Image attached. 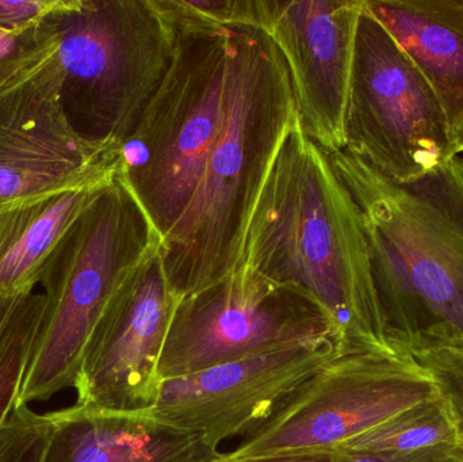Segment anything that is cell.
I'll return each instance as SVG.
<instances>
[{"mask_svg": "<svg viewBox=\"0 0 463 462\" xmlns=\"http://www.w3.org/2000/svg\"><path fill=\"white\" fill-rule=\"evenodd\" d=\"M335 341L331 317L304 293L242 265L219 284L179 301L163 346L159 376H192L275 350Z\"/></svg>", "mask_w": 463, "mask_h": 462, "instance_id": "30bf717a", "label": "cell"}, {"mask_svg": "<svg viewBox=\"0 0 463 462\" xmlns=\"http://www.w3.org/2000/svg\"><path fill=\"white\" fill-rule=\"evenodd\" d=\"M19 43H21V37H13V35L0 33V60L15 52Z\"/></svg>", "mask_w": 463, "mask_h": 462, "instance_id": "d4e9b609", "label": "cell"}, {"mask_svg": "<svg viewBox=\"0 0 463 462\" xmlns=\"http://www.w3.org/2000/svg\"><path fill=\"white\" fill-rule=\"evenodd\" d=\"M65 2L67 0H0V33L21 37L64 7Z\"/></svg>", "mask_w": 463, "mask_h": 462, "instance_id": "7402d4cb", "label": "cell"}, {"mask_svg": "<svg viewBox=\"0 0 463 462\" xmlns=\"http://www.w3.org/2000/svg\"><path fill=\"white\" fill-rule=\"evenodd\" d=\"M439 98L463 152V0H364Z\"/></svg>", "mask_w": 463, "mask_h": 462, "instance_id": "9a60e30c", "label": "cell"}, {"mask_svg": "<svg viewBox=\"0 0 463 462\" xmlns=\"http://www.w3.org/2000/svg\"><path fill=\"white\" fill-rule=\"evenodd\" d=\"M342 352L335 341L297 344L165 380L152 412L219 449L228 439L255 433Z\"/></svg>", "mask_w": 463, "mask_h": 462, "instance_id": "7c38bea8", "label": "cell"}, {"mask_svg": "<svg viewBox=\"0 0 463 462\" xmlns=\"http://www.w3.org/2000/svg\"><path fill=\"white\" fill-rule=\"evenodd\" d=\"M299 125L288 67L271 38L256 27L231 29L219 133L192 203L160 247L181 300L241 268L256 201Z\"/></svg>", "mask_w": 463, "mask_h": 462, "instance_id": "6da1fadb", "label": "cell"}, {"mask_svg": "<svg viewBox=\"0 0 463 462\" xmlns=\"http://www.w3.org/2000/svg\"><path fill=\"white\" fill-rule=\"evenodd\" d=\"M242 265L315 301L347 349L393 350L361 212L302 125L283 141L256 201Z\"/></svg>", "mask_w": 463, "mask_h": 462, "instance_id": "7a4b0ae2", "label": "cell"}, {"mask_svg": "<svg viewBox=\"0 0 463 462\" xmlns=\"http://www.w3.org/2000/svg\"><path fill=\"white\" fill-rule=\"evenodd\" d=\"M437 447L463 448L456 418L442 395L396 415L337 450L411 453Z\"/></svg>", "mask_w": 463, "mask_h": 462, "instance_id": "e0dca14e", "label": "cell"}, {"mask_svg": "<svg viewBox=\"0 0 463 462\" xmlns=\"http://www.w3.org/2000/svg\"><path fill=\"white\" fill-rule=\"evenodd\" d=\"M160 247L151 220L116 175L68 228L41 270L45 308L19 406L73 388L84 347L114 290Z\"/></svg>", "mask_w": 463, "mask_h": 462, "instance_id": "5b68a950", "label": "cell"}, {"mask_svg": "<svg viewBox=\"0 0 463 462\" xmlns=\"http://www.w3.org/2000/svg\"><path fill=\"white\" fill-rule=\"evenodd\" d=\"M52 430L49 414L16 404L0 426V462H43Z\"/></svg>", "mask_w": 463, "mask_h": 462, "instance_id": "ffe728a7", "label": "cell"}, {"mask_svg": "<svg viewBox=\"0 0 463 462\" xmlns=\"http://www.w3.org/2000/svg\"><path fill=\"white\" fill-rule=\"evenodd\" d=\"M335 452L294 453V455L271 456V457L248 458V460H228L222 457L213 462H335Z\"/></svg>", "mask_w": 463, "mask_h": 462, "instance_id": "cb8c5ba5", "label": "cell"}, {"mask_svg": "<svg viewBox=\"0 0 463 462\" xmlns=\"http://www.w3.org/2000/svg\"><path fill=\"white\" fill-rule=\"evenodd\" d=\"M439 396L434 379L410 354L345 350L224 457L248 460L335 452L396 415Z\"/></svg>", "mask_w": 463, "mask_h": 462, "instance_id": "9c48e42d", "label": "cell"}, {"mask_svg": "<svg viewBox=\"0 0 463 462\" xmlns=\"http://www.w3.org/2000/svg\"><path fill=\"white\" fill-rule=\"evenodd\" d=\"M364 0H269L264 32L285 60L302 129L326 154L345 148V111Z\"/></svg>", "mask_w": 463, "mask_h": 462, "instance_id": "4fadbf2b", "label": "cell"}, {"mask_svg": "<svg viewBox=\"0 0 463 462\" xmlns=\"http://www.w3.org/2000/svg\"><path fill=\"white\" fill-rule=\"evenodd\" d=\"M410 355L434 379L453 411L463 439V346L419 350Z\"/></svg>", "mask_w": 463, "mask_h": 462, "instance_id": "44dd1931", "label": "cell"}, {"mask_svg": "<svg viewBox=\"0 0 463 462\" xmlns=\"http://www.w3.org/2000/svg\"><path fill=\"white\" fill-rule=\"evenodd\" d=\"M328 156L361 212L389 346H463V157L396 182L345 149Z\"/></svg>", "mask_w": 463, "mask_h": 462, "instance_id": "3957f363", "label": "cell"}, {"mask_svg": "<svg viewBox=\"0 0 463 462\" xmlns=\"http://www.w3.org/2000/svg\"><path fill=\"white\" fill-rule=\"evenodd\" d=\"M345 133V151L392 181L421 178L458 156L431 84L366 5L356 29Z\"/></svg>", "mask_w": 463, "mask_h": 462, "instance_id": "ba28073f", "label": "cell"}, {"mask_svg": "<svg viewBox=\"0 0 463 462\" xmlns=\"http://www.w3.org/2000/svg\"><path fill=\"white\" fill-rule=\"evenodd\" d=\"M45 22L68 124L89 146L119 154L170 70L175 30L155 0H67Z\"/></svg>", "mask_w": 463, "mask_h": 462, "instance_id": "277c9868", "label": "cell"}, {"mask_svg": "<svg viewBox=\"0 0 463 462\" xmlns=\"http://www.w3.org/2000/svg\"><path fill=\"white\" fill-rule=\"evenodd\" d=\"M111 182L59 190L0 209V296L35 289L60 239Z\"/></svg>", "mask_w": 463, "mask_h": 462, "instance_id": "2e32d148", "label": "cell"}, {"mask_svg": "<svg viewBox=\"0 0 463 462\" xmlns=\"http://www.w3.org/2000/svg\"><path fill=\"white\" fill-rule=\"evenodd\" d=\"M176 35L214 34L237 27L264 29L269 0H155Z\"/></svg>", "mask_w": 463, "mask_h": 462, "instance_id": "d6986e66", "label": "cell"}, {"mask_svg": "<svg viewBox=\"0 0 463 462\" xmlns=\"http://www.w3.org/2000/svg\"><path fill=\"white\" fill-rule=\"evenodd\" d=\"M230 32L176 35L170 70L119 149L117 178L162 243L192 203L219 133Z\"/></svg>", "mask_w": 463, "mask_h": 462, "instance_id": "8992f818", "label": "cell"}, {"mask_svg": "<svg viewBox=\"0 0 463 462\" xmlns=\"http://www.w3.org/2000/svg\"><path fill=\"white\" fill-rule=\"evenodd\" d=\"M335 462H463V448L437 447L411 453H361L336 450Z\"/></svg>", "mask_w": 463, "mask_h": 462, "instance_id": "603a6c76", "label": "cell"}, {"mask_svg": "<svg viewBox=\"0 0 463 462\" xmlns=\"http://www.w3.org/2000/svg\"><path fill=\"white\" fill-rule=\"evenodd\" d=\"M118 152L78 137L60 103L59 45L41 22L0 60V209L38 195L108 184Z\"/></svg>", "mask_w": 463, "mask_h": 462, "instance_id": "52a82bcc", "label": "cell"}, {"mask_svg": "<svg viewBox=\"0 0 463 462\" xmlns=\"http://www.w3.org/2000/svg\"><path fill=\"white\" fill-rule=\"evenodd\" d=\"M49 417L53 430L43 462H213L222 455L152 410L113 412L73 404Z\"/></svg>", "mask_w": 463, "mask_h": 462, "instance_id": "5bb4252c", "label": "cell"}, {"mask_svg": "<svg viewBox=\"0 0 463 462\" xmlns=\"http://www.w3.org/2000/svg\"><path fill=\"white\" fill-rule=\"evenodd\" d=\"M160 249L146 255L114 290L79 365V406L113 412L154 409L162 388L159 363L174 312Z\"/></svg>", "mask_w": 463, "mask_h": 462, "instance_id": "8fae6325", "label": "cell"}, {"mask_svg": "<svg viewBox=\"0 0 463 462\" xmlns=\"http://www.w3.org/2000/svg\"><path fill=\"white\" fill-rule=\"evenodd\" d=\"M43 308L45 297L34 290L0 296V426L18 404Z\"/></svg>", "mask_w": 463, "mask_h": 462, "instance_id": "ac0fdd59", "label": "cell"}]
</instances>
